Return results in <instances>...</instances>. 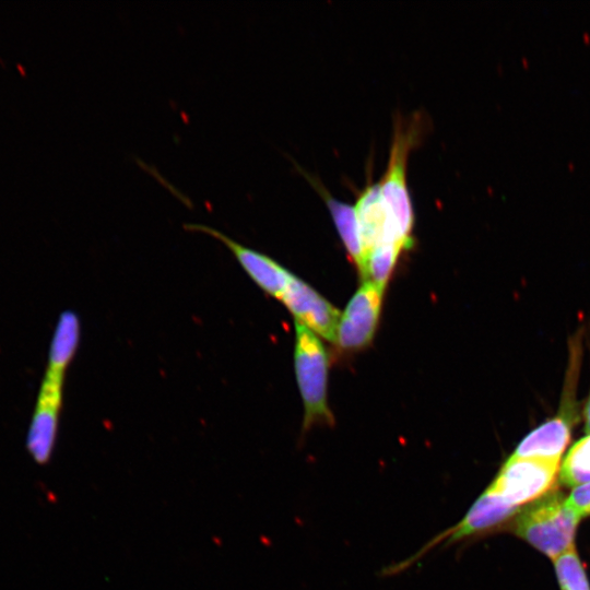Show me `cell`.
<instances>
[{
  "mask_svg": "<svg viewBox=\"0 0 590 590\" xmlns=\"http://www.w3.org/2000/svg\"><path fill=\"white\" fill-rule=\"evenodd\" d=\"M80 342V320L74 311L59 316L49 344L47 365L26 434V449L44 465L50 461L57 441L67 369Z\"/></svg>",
  "mask_w": 590,
  "mask_h": 590,
  "instance_id": "6da1fadb",
  "label": "cell"
},
{
  "mask_svg": "<svg viewBox=\"0 0 590 590\" xmlns=\"http://www.w3.org/2000/svg\"><path fill=\"white\" fill-rule=\"evenodd\" d=\"M424 117L413 114L408 118L396 116L388 166L379 182L380 194L390 221L402 241L413 244L414 211L410 197L406 169L411 150L421 141Z\"/></svg>",
  "mask_w": 590,
  "mask_h": 590,
  "instance_id": "7a4b0ae2",
  "label": "cell"
},
{
  "mask_svg": "<svg viewBox=\"0 0 590 590\" xmlns=\"http://www.w3.org/2000/svg\"><path fill=\"white\" fill-rule=\"evenodd\" d=\"M580 517L560 494L553 493L526 508L516 522V533L535 548L557 558L571 546Z\"/></svg>",
  "mask_w": 590,
  "mask_h": 590,
  "instance_id": "3957f363",
  "label": "cell"
},
{
  "mask_svg": "<svg viewBox=\"0 0 590 590\" xmlns=\"http://www.w3.org/2000/svg\"><path fill=\"white\" fill-rule=\"evenodd\" d=\"M295 334L294 365L305 409L304 428L315 423L332 424L333 417L327 402V351L318 337L297 321Z\"/></svg>",
  "mask_w": 590,
  "mask_h": 590,
  "instance_id": "277c9868",
  "label": "cell"
},
{
  "mask_svg": "<svg viewBox=\"0 0 590 590\" xmlns=\"http://www.w3.org/2000/svg\"><path fill=\"white\" fill-rule=\"evenodd\" d=\"M558 462L510 456L488 488L507 503L520 507L539 499L553 487Z\"/></svg>",
  "mask_w": 590,
  "mask_h": 590,
  "instance_id": "5b68a950",
  "label": "cell"
},
{
  "mask_svg": "<svg viewBox=\"0 0 590 590\" xmlns=\"http://www.w3.org/2000/svg\"><path fill=\"white\" fill-rule=\"evenodd\" d=\"M382 287L365 281L350 299L340 318L335 342L344 350H359L375 334L382 302Z\"/></svg>",
  "mask_w": 590,
  "mask_h": 590,
  "instance_id": "8992f818",
  "label": "cell"
},
{
  "mask_svg": "<svg viewBox=\"0 0 590 590\" xmlns=\"http://www.w3.org/2000/svg\"><path fill=\"white\" fill-rule=\"evenodd\" d=\"M184 226L188 231L201 232L220 240L231 250L244 271L262 291L281 299L294 275L283 266L269 256L244 246L214 227L199 223H188Z\"/></svg>",
  "mask_w": 590,
  "mask_h": 590,
  "instance_id": "52a82bcc",
  "label": "cell"
},
{
  "mask_svg": "<svg viewBox=\"0 0 590 590\" xmlns=\"http://www.w3.org/2000/svg\"><path fill=\"white\" fill-rule=\"evenodd\" d=\"M280 300L295 321L316 335L335 341L341 318L339 310L303 280L293 275Z\"/></svg>",
  "mask_w": 590,
  "mask_h": 590,
  "instance_id": "ba28073f",
  "label": "cell"
},
{
  "mask_svg": "<svg viewBox=\"0 0 590 590\" xmlns=\"http://www.w3.org/2000/svg\"><path fill=\"white\" fill-rule=\"evenodd\" d=\"M356 210L362 244L366 253L377 246L399 244L404 249L409 246L398 236L380 194L379 182L369 181L359 192Z\"/></svg>",
  "mask_w": 590,
  "mask_h": 590,
  "instance_id": "9c48e42d",
  "label": "cell"
},
{
  "mask_svg": "<svg viewBox=\"0 0 590 590\" xmlns=\"http://www.w3.org/2000/svg\"><path fill=\"white\" fill-rule=\"evenodd\" d=\"M305 175L328 206L339 236L364 280L366 253L362 244L355 206L335 199L317 178Z\"/></svg>",
  "mask_w": 590,
  "mask_h": 590,
  "instance_id": "30bf717a",
  "label": "cell"
},
{
  "mask_svg": "<svg viewBox=\"0 0 590 590\" xmlns=\"http://www.w3.org/2000/svg\"><path fill=\"white\" fill-rule=\"evenodd\" d=\"M575 425L554 415L530 432L511 456L559 461Z\"/></svg>",
  "mask_w": 590,
  "mask_h": 590,
  "instance_id": "8fae6325",
  "label": "cell"
},
{
  "mask_svg": "<svg viewBox=\"0 0 590 590\" xmlns=\"http://www.w3.org/2000/svg\"><path fill=\"white\" fill-rule=\"evenodd\" d=\"M560 480L568 486L590 482V435L569 449L560 468Z\"/></svg>",
  "mask_w": 590,
  "mask_h": 590,
  "instance_id": "7c38bea8",
  "label": "cell"
},
{
  "mask_svg": "<svg viewBox=\"0 0 590 590\" xmlns=\"http://www.w3.org/2000/svg\"><path fill=\"white\" fill-rule=\"evenodd\" d=\"M403 249L399 244H385L371 249L366 258L364 280L385 288Z\"/></svg>",
  "mask_w": 590,
  "mask_h": 590,
  "instance_id": "4fadbf2b",
  "label": "cell"
},
{
  "mask_svg": "<svg viewBox=\"0 0 590 590\" xmlns=\"http://www.w3.org/2000/svg\"><path fill=\"white\" fill-rule=\"evenodd\" d=\"M556 575L562 590H590L585 569L575 546L554 559Z\"/></svg>",
  "mask_w": 590,
  "mask_h": 590,
  "instance_id": "5bb4252c",
  "label": "cell"
},
{
  "mask_svg": "<svg viewBox=\"0 0 590 590\" xmlns=\"http://www.w3.org/2000/svg\"><path fill=\"white\" fill-rule=\"evenodd\" d=\"M571 507L581 518L590 515V482L575 486L570 495L566 498Z\"/></svg>",
  "mask_w": 590,
  "mask_h": 590,
  "instance_id": "9a60e30c",
  "label": "cell"
},
{
  "mask_svg": "<svg viewBox=\"0 0 590 590\" xmlns=\"http://www.w3.org/2000/svg\"><path fill=\"white\" fill-rule=\"evenodd\" d=\"M582 418L585 422V432L590 435V392L583 405Z\"/></svg>",
  "mask_w": 590,
  "mask_h": 590,
  "instance_id": "2e32d148",
  "label": "cell"
},
{
  "mask_svg": "<svg viewBox=\"0 0 590 590\" xmlns=\"http://www.w3.org/2000/svg\"><path fill=\"white\" fill-rule=\"evenodd\" d=\"M19 71L22 75H25V68L21 66V63H17Z\"/></svg>",
  "mask_w": 590,
  "mask_h": 590,
  "instance_id": "e0dca14e",
  "label": "cell"
}]
</instances>
